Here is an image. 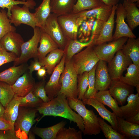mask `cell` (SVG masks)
<instances>
[{
  "label": "cell",
  "mask_w": 139,
  "mask_h": 139,
  "mask_svg": "<svg viewBox=\"0 0 139 139\" xmlns=\"http://www.w3.org/2000/svg\"><path fill=\"white\" fill-rule=\"evenodd\" d=\"M36 108L40 114H42L38 122L46 116L59 117L76 123L80 130L82 132L83 131L84 125L82 118L70 107L67 98L63 94H58L49 101L43 102Z\"/></svg>",
  "instance_id": "cell-1"
},
{
  "label": "cell",
  "mask_w": 139,
  "mask_h": 139,
  "mask_svg": "<svg viewBox=\"0 0 139 139\" xmlns=\"http://www.w3.org/2000/svg\"><path fill=\"white\" fill-rule=\"evenodd\" d=\"M70 107L76 112L82 118L84 125V135L99 134L101 131L98 117L92 110L87 109L81 100L78 99L67 98Z\"/></svg>",
  "instance_id": "cell-2"
},
{
  "label": "cell",
  "mask_w": 139,
  "mask_h": 139,
  "mask_svg": "<svg viewBox=\"0 0 139 139\" xmlns=\"http://www.w3.org/2000/svg\"><path fill=\"white\" fill-rule=\"evenodd\" d=\"M63 72L59 81L61 87L58 94L65 95L67 98L77 99L78 89L77 74L71 60L65 62Z\"/></svg>",
  "instance_id": "cell-3"
},
{
  "label": "cell",
  "mask_w": 139,
  "mask_h": 139,
  "mask_svg": "<svg viewBox=\"0 0 139 139\" xmlns=\"http://www.w3.org/2000/svg\"><path fill=\"white\" fill-rule=\"evenodd\" d=\"M94 45L92 42L72 57L71 60L78 75L89 72L100 60L94 51Z\"/></svg>",
  "instance_id": "cell-4"
},
{
  "label": "cell",
  "mask_w": 139,
  "mask_h": 139,
  "mask_svg": "<svg viewBox=\"0 0 139 139\" xmlns=\"http://www.w3.org/2000/svg\"><path fill=\"white\" fill-rule=\"evenodd\" d=\"M37 111L36 108L20 107L14 125V130L19 139L28 138L29 131L36 122L35 117Z\"/></svg>",
  "instance_id": "cell-5"
},
{
  "label": "cell",
  "mask_w": 139,
  "mask_h": 139,
  "mask_svg": "<svg viewBox=\"0 0 139 139\" xmlns=\"http://www.w3.org/2000/svg\"><path fill=\"white\" fill-rule=\"evenodd\" d=\"M33 29V36L30 39L26 42H24L22 44L21 54L14 62V66H18L26 63L31 58H37L38 46L41 38V28L37 27Z\"/></svg>",
  "instance_id": "cell-6"
},
{
  "label": "cell",
  "mask_w": 139,
  "mask_h": 139,
  "mask_svg": "<svg viewBox=\"0 0 139 139\" xmlns=\"http://www.w3.org/2000/svg\"><path fill=\"white\" fill-rule=\"evenodd\" d=\"M28 6L25 5L22 7L18 5L13 6L11 8V14L9 18L11 23L15 27L24 24L33 29L36 27H39L34 13L30 12Z\"/></svg>",
  "instance_id": "cell-7"
},
{
  "label": "cell",
  "mask_w": 139,
  "mask_h": 139,
  "mask_svg": "<svg viewBox=\"0 0 139 139\" xmlns=\"http://www.w3.org/2000/svg\"><path fill=\"white\" fill-rule=\"evenodd\" d=\"M128 38L122 37L109 42H104L96 46L94 45V51L100 60L109 63L116 53L121 49Z\"/></svg>",
  "instance_id": "cell-8"
},
{
  "label": "cell",
  "mask_w": 139,
  "mask_h": 139,
  "mask_svg": "<svg viewBox=\"0 0 139 139\" xmlns=\"http://www.w3.org/2000/svg\"><path fill=\"white\" fill-rule=\"evenodd\" d=\"M58 16L51 13L41 29L48 34L58 45L64 49L68 40L64 35L59 24Z\"/></svg>",
  "instance_id": "cell-9"
},
{
  "label": "cell",
  "mask_w": 139,
  "mask_h": 139,
  "mask_svg": "<svg viewBox=\"0 0 139 139\" xmlns=\"http://www.w3.org/2000/svg\"><path fill=\"white\" fill-rule=\"evenodd\" d=\"M108 70L112 80H119L123 72L132 62L121 49L118 51L112 60L108 63Z\"/></svg>",
  "instance_id": "cell-10"
},
{
  "label": "cell",
  "mask_w": 139,
  "mask_h": 139,
  "mask_svg": "<svg viewBox=\"0 0 139 139\" xmlns=\"http://www.w3.org/2000/svg\"><path fill=\"white\" fill-rule=\"evenodd\" d=\"M65 61L64 54L51 74L49 81L45 84V88L49 101L57 95L61 89L62 85L59 80L64 69Z\"/></svg>",
  "instance_id": "cell-11"
},
{
  "label": "cell",
  "mask_w": 139,
  "mask_h": 139,
  "mask_svg": "<svg viewBox=\"0 0 139 139\" xmlns=\"http://www.w3.org/2000/svg\"><path fill=\"white\" fill-rule=\"evenodd\" d=\"M76 13H71L58 16L59 24L66 38L69 40L77 39L79 25Z\"/></svg>",
  "instance_id": "cell-12"
},
{
  "label": "cell",
  "mask_w": 139,
  "mask_h": 139,
  "mask_svg": "<svg viewBox=\"0 0 139 139\" xmlns=\"http://www.w3.org/2000/svg\"><path fill=\"white\" fill-rule=\"evenodd\" d=\"M115 13L116 18L115 22L116 23V27L113 35V40L124 37L136 38V36L125 21L126 12L122 4H118Z\"/></svg>",
  "instance_id": "cell-13"
},
{
  "label": "cell",
  "mask_w": 139,
  "mask_h": 139,
  "mask_svg": "<svg viewBox=\"0 0 139 139\" xmlns=\"http://www.w3.org/2000/svg\"><path fill=\"white\" fill-rule=\"evenodd\" d=\"M108 91L118 104L122 106L126 102L127 97L134 91L133 87L119 80H112Z\"/></svg>",
  "instance_id": "cell-14"
},
{
  "label": "cell",
  "mask_w": 139,
  "mask_h": 139,
  "mask_svg": "<svg viewBox=\"0 0 139 139\" xmlns=\"http://www.w3.org/2000/svg\"><path fill=\"white\" fill-rule=\"evenodd\" d=\"M24 42L20 34L15 31H12L6 34L0 39V45L7 51L14 53L18 57Z\"/></svg>",
  "instance_id": "cell-15"
},
{
  "label": "cell",
  "mask_w": 139,
  "mask_h": 139,
  "mask_svg": "<svg viewBox=\"0 0 139 139\" xmlns=\"http://www.w3.org/2000/svg\"><path fill=\"white\" fill-rule=\"evenodd\" d=\"M107 62L99 60L97 64L95 72V85L96 90L102 91L108 90L111 83Z\"/></svg>",
  "instance_id": "cell-16"
},
{
  "label": "cell",
  "mask_w": 139,
  "mask_h": 139,
  "mask_svg": "<svg viewBox=\"0 0 139 139\" xmlns=\"http://www.w3.org/2000/svg\"><path fill=\"white\" fill-rule=\"evenodd\" d=\"M112 6L105 4L92 8L84 10L76 13L78 19L82 22L87 19L94 18L106 22L110 16Z\"/></svg>",
  "instance_id": "cell-17"
},
{
  "label": "cell",
  "mask_w": 139,
  "mask_h": 139,
  "mask_svg": "<svg viewBox=\"0 0 139 139\" xmlns=\"http://www.w3.org/2000/svg\"><path fill=\"white\" fill-rule=\"evenodd\" d=\"M36 84L32 75L27 71L17 79L11 86L15 94L18 97H23L32 90Z\"/></svg>",
  "instance_id": "cell-18"
},
{
  "label": "cell",
  "mask_w": 139,
  "mask_h": 139,
  "mask_svg": "<svg viewBox=\"0 0 139 139\" xmlns=\"http://www.w3.org/2000/svg\"><path fill=\"white\" fill-rule=\"evenodd\" d=\"M118 5V4L112 6V11L110 16L105 23L99 36L93 42L94 45L96 46L113 41V31L115 22V15Z\"/></svg>",
  "instance_id": "cell-19"
},
{
  "label": "cell",
  "mask_w": 139,
  "mask_h": 139,
  "mask_svg": "<svg viewBox=\"0 0 139 139\" xmlns=\"http://www.w3.org/2000/svg\"><path fill=\"white\" fill-rule=\"evenodd\" d=\"M82 102L85 105L91 106L94 108L101 117L109 123L112 128L117 131V116L114 112L108 110L104 105L94 98L85 100Z\"/></svg>",
  "instance_id": "cell-20"
},
{
  "label": "cell",
  "mask_w": 139,
  "mask_h": 139,
  "mask_svg": "<svg viewBox=\"0 0 139 139\" xmlns=\"http://www.w3.org/2000/svg\"><path fill=\"white\" fill-rule=\"evenodd\" d=\"M26 63L14 66L0 73V81L12 85L28 69Z\"/></svg>",
  "instance_id": "cell-21"
},
{
  "label": "cell",
  "mask_w": 139,
  "mask_h": 139,
  "mask_svg": "<svg viewBox=\"0 0 139 139\" xmlns=\"http://www.w3.org/2000/svg\"><path fill=\"white\" fill-rule=\"evenodd\" d=\"M41 32L37 50V59L40 61L51 51L59 48L58 44L46 33L41 29Z\"/></svg>",
  "instance_id": "cell-22"
},
{
  "label": "cell",
  "mask_w": 139,
  "mask_h": 139,
  "mask_svg": "<svg viewBox=\"0 0 139 139\" xmlns=\"http://www.w3.org/2000/svg\"><path fill=\"white\" fill-rule=\"evenodd\" d=\"M117 132L126 138L138 139L139 125L128 122L122 117H117Z\"/></svg>",
  "instance_id": "cell-23"
},
{
  "label": "cell",
  "mask_w": 139,
  "mask_h": 139,
  "mask_svg": "<svg viewBox=\"0 0 139 139\" xmlns=\"http://www.w3.org/2000/svg\"><path fill=\"white\" fill-rule=\"evenodd\" d=\"M64 54L63 49L58 48L49 53L47 56L40 61L46 69L47 72L51 74L56 66L59 63Z\"/></svg>",
  "instance_id": "cell-24"
},
{
  "label": "cell",
  "mask_w": 139,
  "mask_h": 139,
  "mask_svg": "<svg viewBox=\"0 0 139 139\" xmlns=\"http://www.w3.org/2000/svg\"><path fill=\"white\" fill-rule=\"evenodd\" d=\"M94 99L110 108L117 117H122L121 111L116 100L111 96L108 90L97 92Z\"/></svg>",
  "instance_id": "cell-25"
},
{
  "label": "cell",
  "mask_w": 139,
  "mask_h": 139,
  "mask_svg": "<svg viewBox=\"0 0 139 139\" xmlns=\"http://www.w3.org/2000/svg\"><path fill=\"white\" fill-rule=\"evenodd\" d=\"M122 5L126 12L128 25L132 31L139 25V10L135 3L128 0H124Z\"/></svg>",
  "instance_id": "cell-26"
},
{
  "label": "cell",
  "mask_w": 139,
  "mask_h": 139,
  "mask_svg": "<svg viewBox=\"0 0 139 139\" xmlns=\"http://www.w3.org/2000/svg\"><path fill=\"white\" fill-rule=\"evenodd\" d=\"M121 49L132 60L133 64L139 65V38H129Z\"/></svg>",
  "instance_id": "cell-27"
},
{
  "label": "cell",
  "mask_w": 139,
  "mask_h": 139,
  "mask_svg": "<svg viewBox=\"0 0 139 139\" xmlns=\"http://www.w3.org/2000/svg\"><path fill=\"white\" fill-rule=\"evenodd\" d=\"M77 0H50L51 13L59 16L72 13Z\"/></svg>",
  "instance_id": "cell-28"
},
{
  "label": "cell",
  "mask_w": 139,
  "mask_h": 139,
  "mask_svg": "<svg viewBox=\"0 0 139 139\" xmlns=\"http://www.w3.org/2000/svg\"><path fill=\"white\" fill-rule=\"evenodd\" d=\"M94 39L92 37L88 41L81 42L77 40H70L68 41L64 50L65 55V61L71 60L73 56L80 51L84 48L91 45Z\"/></svg>",
  "instance_id": "cell-29"
},
{
  "label": "cell",
  "mask_w": 139,
  "mask_h": 139,
  "mask_svg": "<svg viewBox=\"0 0 139 139\" xmlns=\"http://www.w3.org/2000/svg\"><path fill=\"white\" fill-rule=\"evenodd\" d=\"M127 104L120 107L124 119L132 116L139 112V94L132 93L127 97Z\"/></svg>",
  "instance_id": "cell-30"
},
{
  "label": "cell",
  "mask_w": 139,
  "mask_h": 139,
  "mask_svg": "<svg viewBox=\"0 0 139 139\" xmlns=\"http://www.w3.org/2000/svg\"><path fill=\"white\" fill-rule=\"evenodd\" d=\"M65 121H62L52 126L44 128L35 127L32 129L33 133L42 139H56L59 131L65 127Z\"/></svg>",
  "instance_id": "cell-31"
},
{
  "label": "cell",
  "mask_w": 139,
  "mask_h": 139,
  "mask_svg": "<svg viewBox=\"0 0 139 139\" xmlns=\"http://www.w3.org/2000/svg\"><path fill=\"white\" fill-rule=\"evenodd\" d=\"M127 72L124 76H122L119 80L129 85L136 88L139 94V65L133 63L127 68Z\"/></svg>",
  "instance_id": "cell-32"
},
{
  "label": "cell",
  "mask_w": 139,
  "mask_h": 139,
  "mask_svg": "<svg viewBox=\"0 0 139 139\" xmlns=\"http://www.w3.org/2000/svg\"><path fill=\"white\" fill-rule=\"evenodd\" d=\"M19 102L14 95L5 108L3 119L7 121L14 128V125L19 114Z\"/></svg>",
  "instance_id": "cell-33"
},
{
  "label": "cell",
  "mask_w": 139,
  "mask_h": 139,
  "mask_svg": "<svg viewBox=\"0 0 139 139\" xmlns=\"http://www.w3.org/2000/svg\"><path fill=\"white\" fill-rule=\"evenodd\" d=\"M50 0H43L40 5L35 10L34 13L39 28L42 29L51 13Z\"/></svg>",
  "instance_id": "cell-34"
},
{
  "label": "cell",
  "mask_w": 139,
  "mask_h": 139,
  "mask_svg": "<svg viewBox=\"0 0 139 139\" xmlns=\"http://www.w3.org/2000/svg\"><path fill=\"white\" fill-rule=\"evenodd\" d=\"M14 96L19 101L20 107L36 108L43 102L40 98L34 95L32 91L24 97H18L16 94Z\"/></svg>",
  "instance_id": "cell-35"
},
{
  "label": "cell",
  "mask_w": 139,
  "mask_h": 139,
  "mask_svg": "<svg viewBox=\"0 0 139 139\" xmlns=\"http://www.w3.org/2000/svg\"><path fill=\"white\" fill-rule=\"evenodd\" d=\"M15 95L11 85L0 81V102L5 108Z\"/></svg>",
  "instance_id": "cell-36"
},
{
  "label": "cell",
  "mask_w": 139,
  "mask_h": 139,
  "mask_svg": "<svg viewBox=\"0 0 139 139\" xmlns=\"http://www.w3.org/2000/svg\"><path fill=\"white\" fill-rule=\"evenodd\" d=\"M103 4H104L98 0H77L73 7L72 13H77Z\"/></svg>",
  "instance_id": "cell-37"
},
{
  "label": "cell",
  "mask_w": 139,
  "mask_h": 139,
  "mask_svg": "<svg viewBox=\"0 0 139 139\" xmlns=\"http://www.w3.org/2000/svg\"><path fill=\"white\" fill-rule=\"evenodd\" d=\"M99 123L101 131L107 139H125V138L107 124L100 117H98Z\"/></svg>",
  "instance_id": "cell-38"
},
{
  "label": "cell",
  "mask_w": 139,
  "mask_h": 139,
  "mask_svg": "<svg viewBox=\"0 0 139 139\" xmlns=\"http://www.w3.org/2000/svg\"><path fill=\"white\" fill-rule=\"evenodd\" d=\"M11 24L6 11L0 10V39L7 33L15 31V27Z\"/></svg>",
  "instance_id": "cell-39"
},
{
  "label": "cell",
  "mask_w": 139,
  "mask_h": 139,
  "mask_svg": "<svg viewBox=\"0 0 139 139\" xmlns=\"http://www.w3.org/2000/svg\"><path fill=\"white\" fill-rule=\"evenodd\" d=\"M25 5L28 6L30 9H33L36 5V3L33 0H27L25 2L21 0H0V7L4 9H7V14L9 18L11 15V11L12 7L15 5Z\"/></svg>",
  "instance_id": "cell-40"
},
{
  "label": "cell",
  "mask_w": 139,
  "mask_h": 139,
  "mask_svg": "<svg viewBox=\"0 0 139 139\" xmlns=\"http://www.w3.org/2000/svg\"><path fill=\"white\" fill-rule=\"evenodd\" d=\"M82 132L81 130L77 131L74 128L64 127L59 131L56 139H82Z\"/></svg>",
  "instance_id": "cell-41"
},
{
  "label": "cell",
  "mask_w": 139,
  "mask_h": 139,
  "mask_svg": "<svg viewBox=\"0 0 139 139\" xmlns=\"http://www.w3.org/2000/svg\"><path fill=\"white\" fill-rule=\"evenodd\" d=\"M97 64L88 72V84L87 90L84 96V99L94 98L98 91L96 90L95 85V72Z\"/></svg>",
  "instance_id": "cell-42"
},
{
  "label": "cell",
  "mask_w": 139,
  "mask_h": 139,
  "mask_svg": "<svg viewBox=\"0 0 139 139\" xmlns=\"http://www.w3.org/2000/svg\"><path fill=\"white\" fill-rule=\"evenodd\" d=\"M79 94L77 99L83 101L88 84V72H85L77 76Z\"/></svg>",
  "instance_id": "cell-43"
},
{
  "label": "cell",
  "mask_w": 139,
  "mask_h": 139,
  "mask_svg": "<svg viewBox=\"0 0 139 139\" xmlns=\"http://www.w3.org/2000/svg\"><path fill=\"white\" fill-rule=\"evenodd\" d=\"M91 36V32L87 19L84 20L79 25L77 32V39L83 42L88 41Z\"/></svg>",
  "instance_id": "cell-44"
},
{
  "label": "cell",
  "mask_w": 139,
  "mask_h": 139,
  "mask_svg": "<svg viewBox=\"0 0 139 139\" xmlns=\"http://www.w3.org/2000/svg\"><path fill=\"white\" fill-rule=\"evenodd\" d=\"M87 20L91 31V36L94 39V40L99 36L106 22L94 18Z\"/></svg>",
  "instance_id": "cell-45"
},
{
  "label": "cell",
  "mask_w": 139,
  "mask_h": 139,
  "mask_svg": "<svg viewBox=\"0 0 139 139\" xmlns=\"http://www.w3.org/2000/svg\"><path fill=\"white\" fill-rule=\"evenodd\" d=\"M45 82L44 81H40L36 84L32 91L36 95L40 98L44 102L49 101L45 91Z\"/></svg>",
  "instance_id": "cell-46"
},
{
  "label": "cell",
  "mask_w": 139,
  "mask_h": 139,
  "mask_svg": "<svg viewBox=\"0 0 139 139\" xmlns=\"http://www.w3.org/2000/svg\"><path fill=\"white\" fill-rule=\"evenodd\" d=\"M18 58L14 53L7 51L0 45V66L7 63L14 62Z\"/></svg>",
  "instance_id": "cell-47"
},
{
  "label": "cell",
  "mask_w": 139,
  "mask_h": 139,
  "mask_svg": "<svg viewBox=\"0 0 139 139\" xmlns=\"http://www.w3.org/2000/svg\"><path fill=\"white\" fill-rule=\"evenodd\" d=\"M0 139H19L14 129H8L0 131Z\"/></svg>",
  "instance_id": "cell-48"
},
{
  "label": "cell",
  "mask_w": 139,
  "mask_h": 139,
  "mask_svg": "<svg viewBox=\"0 0 139 139\" xmlns=\"http://www.w3.org/2000/svg\"><path fill=\"white\" fill-rule=\"evenodd\" d=\"M34 60L32 61L30 65L28 67L29 69V73L32 75L33 71H38L42 66L41 63L37 58H35Z\"/></svg>",
  "instance_id": "cell-49"
},
{
  "label": "cell",
  "mask_w": 139,
  "mask_h": 139,
  "mask_svg": "<svg viewBox=\"0 0 139 139\" xmlns=\"http://www.w3.org/2000/svg\"><path fill=\"white\" fill-rule=\"evenodd\" d=\"M11 129H14L9 122L0 118V131Z\"/></svg>",
  "instance_id": "cell-50"
},
{
  "label": "cell",
  "mask_w": 139,
  "mask_h": 139,
  "mask_svg": "<svg viewBox=\"0 0 139 139\" xmlns=\"http://www.w3.org/2000/svg\"><path fill=\"white\" fill-rule=\"evenodd\" d=\"M125 120L133 124L139 125V112L135 115L126 118Z\"/></svg>",
  "instance_id": "cell-51"
},
{
  "label": "cell",
  "mask_w": 139,
  "mask_h": 139,
  "mask_svg": "<svg viewBox=\"0 0 139 139\" xmlns=\"http://www.w3.org/2000/svg\"><path fill=\"white\" fill-rule=\"evenodd\" d=\"M105 5L112 6L118 4L119 0H98Z\"/></svg>",
  "instance_id": "cell-52"
},
{
  "label": "cell",
  "mask_w": 139,
  "mask_h": 139,
  "mask_svg": "<svg viewBox=\"0 0 139 139\" xmlns=\"http://www.w3.org/2000/svg\"><path fill=\"white\" fill-rule=\"evenodd\" d=\"M47 71L45 68L42 66L37 71V74L38 77L40 78H44L46 75Z\"/></svg>",
  "instance_id": "cell-53"
},
{
  "label": "cell",
  "mask_w": 139,
  "mask_h": 139,
  "mask_svg": "<svg viewBox=\"0 0 139 139\" xmlns=\"http://www.w3.org/2000/svg\"><path fill=\"white\" fill-rule=\"evenodd\" d=\"M5 110V108L0 102V118H3Z\"/></svg>",
  "instance_id": "cell-54"
},
{
  "label": "cell",
  "mask_w": 139,
  "mask_h": 139,
  "mask_svg": "<svg viewBox=\"0 0 139 139\" xmlns=\"http://www.w3.org/2000/svg\"><path fill=\"white\" fill-rule=\"evenodd\" d=\"M28 139H35V137L34 134L32 133L31 132H29L28 134Z\"/></svg>",
  "instance_id": "cell-55"
},
{
  "label": "cell",
  "mask_w": 139,
  "mask_h": 139,
  "mask_svg": "<svg viewBox=\"0 0 139 139\" xmlns=\"http://www.w3.org/2000/svg\"><path fill=\"white\" fill-rule=\"evenodd\" d=\"M129 1L132 2H133L134 3V2H139V0H127Z\"/></svg>",
  "instance_id": "cell-56"
},
{
  "label": "cell",
  "mask_w": 139,
  "mask_h": 139,
  "mask_svg": "<svg viewBox=\"0 0 139 139\" xmlns=\"http://www.w3.org/2000/svg\"><path fill=\"white\" fill-rule=\"evenodd\" d=\"M21 0V1H23V2H25V1H27V0Z\"/></svg>",
  "instance_id": "cell-57"
},
{
  "label": "cell",
  "mask_w": 139,
  "mask_h": 139,
  "mask_svg": "<svg viewBox=\"0 0 139 139\" xmlns=\"http://www.w3.org/2000/svg\"></svg>",
  "instance_id": "cell-58"
}]
</instances>
